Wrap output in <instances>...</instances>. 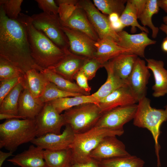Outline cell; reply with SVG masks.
<instances>
[{
    "label": "cell",
    "mask_w": 167,
    "mask_h": 167,
    "mask_svg": "<svg viewBox=\"0 0 167 167\" xmlns=\"http://www.w3.org/2000/svg\"><path fill=\"white\" fill-rule=\"evenodd\" d=\"M0 57L25 73L38 67L30 53L24 27L17 20L9 18L0 6Z\"/></svg>",
    "instance_id": "cell-1"
},
{
    "label": "cell",
    "mask_w": 167,
    "mask_h": 167,
    "mask_svg": "<svg viewBox=\"0 0 167 167\" xmlns=\"http://www.w3.org/2000/svg\"><path fill=\"white\" fill-rule=\"evenodd\" d=\"M18 20L24 28L31 56L39 70L52 68L65 57L69 49L60 48L44 33L36 29L30 16L20 13Z\"/></svg>",
    "instance_id": "cell-2"
},
{
    "label": "cell",
    "mask_w": 167,
    "mask_h": 167,
    "mask_svg": "<svg viewBox=\"0 0 167 167\" xmlns=\"http://www.w3.org/2000/svg\"><path fill=\"white\" fill-rule=\"evenodd\" d=\"M36 137L35 119L6 120L0 124V148L14 152L20 145Z\"/></svg>",
    "instance_id": "cell-3"
},
{
    "label": "cell",
    "mask_w": 167,
    "mask_h": 167,
    "mask_svg": "<svg viewBox=\"0 0 167 167\" xmlns=\"http://www.w3.org/2000/svg\"><path fill=\"white\" fill-rule=\"evenodd\" d=\"M150 102L146 96L139 100L133 123L138 127L147 129L152 134L155 142L157 165L159 167L161 166L159 156L161 146L158 139L161 126L167 120V105L165 109H156L151 107Z\"/></svg>",
    "instance_id": "cell-4"
},
{
    "label": "cell",
    "mask_w": 167,
    "mask_h": 167,
    "mask_svg": "<svg viewBox=\"0 0 167 167\" xmlns=\"http://www.w3.org/2000/svg\"><path fill=\"white\" fill-rule=\"evenodd\" d=\"M124 130L113 131L94 126L85 132L75 134L71 146L72 164L84 163L91 161V152L105 138L120 136Z\"/></svg>",
    "instance_id": "cell-5"
},
{
    "label": "cell",
    "mask_w": 167,
    "mask_h": 167,
    "mask_svg": "<svg viewBox=\"0 0 167 167\" xmlns=\"http://www.w3.org/2000/svg\"><path fill=\"white\" fill-rule=\"evenodd\" d=\"M62 114L66 125L69 126L77 134L94 127L103 114L98 105L89 103L71 108Z\"/></svg>",
    "instance_id": "cell-6"
},
{
    "label": "cell",
    "mask_w": 167,
    "mask_h": 167,
    "mask_svg": "<svg viewBox=\"0 0 167 167\" xmlns=\"http://www.w3.org/2000/svg\"><path fill=\"white\" fill-rule=\"evenodd\" d=\"M30 16L32 24L36 29L44 33L60 48L69 49L68 40L62 29L58 15L43 12Z\"/></svg>",
    "instance_id": "cell-7"
},
{
    "label": "cell",
    "mask_w": 167,
    "mask_h": 167,
    "mask_svg": "<svg viewBox=\"0 0 167 167\" xmlns=\"http://www.w3.org/2000/svg\"><path fill=\"white\" fill-rule=\"evenodd\" d=\"M77 6L85 11L100 39L109 38L116 42L119 41V36L112 28L108 16L101 13L92 1L79 0Z\"/></svg>",
    "instance_id": "cell-8"
},
{
    "label": "cell",
    "mask_w": 167,
    "mask_h": 167,
    "mask_svg": "<svg viewBox=\"0 0 167 167\" xmlns=\"http://www.w3.org/2000/svg\"><path fill=\"white\" fill-rule=\"evenodd\" d=\"M137 104L120 106L103 114L95 126L113 131L124 130L125 124L133 119Z\"/></svg>",
    "instance_id": "cell-9"
},
{
    "label": "cell",
    "mask_w": 167,
    "mask_h": 167,
    "mask_svg": "<svg viewBox=\"0 0 167 167\" xmlns=\"http://www.w3.org/2000/svg\"><path fill=\"white\" fill-rule=\"evenodd\" d=\"M36 137L49 133L59 134L66 123L62 114L58 113L49 102L45 103L42 109L35 119Z\"/></svg>",
    "instance_id": "cell-10"
},
{
    "label": "cell",
    "mask_w": 167,
    "mask_h": 167,
    "mask_svg": "<svg viewBox=\"0 0 167 167\" xmlns=\"http://www.w3.org/2000/svg\"><path fill=\"white\" fill-rule=\"evenodd\" d=\"M144 60L138 57L126 84L138 100L146 96L150 73Z\"/></svg>",
    "instance_id": "cell-11"
},
{
    "label": "cell",
    "mask_w": 167,
    "mask_h": 167,
    "mask_svg": "<svg viewBox=\"0 0 167 167\" xmlns=\"http://www.w3.org/2000/svg\"><path fill=\"white\" fill-rule=\"evenodd\" d=\"M62 133H49L36 137L31 143L44 150H58L70 149L75 133L70 126L66 125Z\"/></svg>",
    "instance_id": "cell-12"
},
{
    "label": "cell",
    "mask_w": 167,
    "mask_h": 167,
    "mask_svg": "<svg viewBox=\"0 0 167 167\" xmlns=\"http://www.w3.org/2000/svg\"><path fill=\"white\" fill-rule=\"evenodd\" d=\"M62 28L68 39L71 52L88 58L94 57L96 41L79 32L62 26Z\"/></svg>",
    "instance_id": "cell-13"
},
{
    "label": "cell",
    "mask_w": 167,
    "mask_h": 167,
    "mask_svg": "<svg viewBox=\"0 0 167 167\" xmlns=\"http://www.w3.org/2000/svg\"><path fill=\"white\" fill-rule=\"evenodd\" d=\"M130 154L126 149L125 145L116 136L105 138L91 153V158L97 161Z\"/></svg>",
    "instance_id": "cell-14"
},
{
    "label": "cell",
    "mask_w": 167,
    "mask_h": 167,
    "mask_svg": "<svg viewBox=\"0 0 167 167\" xmlns=\"http://www.w3.org/2000/svg\"><path fill=\"white\" fill-rule=\"evenodd\" d=\"M119 40L117 42L120 46L129 49L138 57H145V50L148 45H154L156 41L150 39L148 33L144 32L138 34H130L124 30L117 32Z\"/></svg>",
    "instance_id": "cell-15"
},
{
    "label": "cell",
    "mask_w": 167,
    "mask_h": 167,
    "mask_svg": "<svg viewBox=\"0 0 167 167\" xmlns=\"http://www.w3.org/2000/svg\"><path fill=\"white\" fill-rule=\"evenodd\" d=\"M138 102L127 85L121 87L99 101L102 114L116 108L136 104Z\"/></svg>",
    "instance_id": "cell-16"
},
{
    "label": "cell",
    "mask_w": 167,
    "mask_h": 167,
    "mask_svg": "<svg viewBox=\"0 0 167 167\" xmlns=\"http://www.w3.org/2000/svg\"><path fill=\"white\" fill-rule=\"evenodd\" d=\"M61 23L62 27L81 32L95 41L100 39L85 11L80 7L77 6L68 19Z\"/></svg>",
    "instance_id": "cell-17"
},
{
    "label": "cell",
    "mask_w": 167,
    "mask_h": 167,
    "mask_svg": "<svg viewBox=\"0 0 167 167\" xmlns=\"http://www.w3.org/2000/svg\"><path fill=\"white\" fill-rule=\"evenodd\" d=\"M88 58L75 54L69 50L65 57L55 67L49 69L71 82Z\"/></svg>",
    "instance_id": "cell-18"
},
{
    "label": "cell",
    "mask_w": 167,
    "mask_h": 167,
    "mask_svg": "<svg viewBox=\"0 0 167 167\" xmlns=\"http://www.w3.org/2000/svg\"><path fill=\"white\" fill-rule=\"evenodd\" d=\"M44 150L34 145L14 156L7 161L21 167H46L44 156Z\"/></svg>",
    "instance_id": "cell-19"
},
{
    "label": "cell",
    "mask_w": 167,
    "mask_h": 167,
    "mask_svg": "<svg viewBox=\"0 0 167 167\" xmlns=\"http://www.w3.org/2000/svg\"><path fill=\"white\" fill-rule=\"evenodd\" d=\"M145 60L154 78L155 84L152 88L153 96L159 97L167 94V70L164 67V62L153 58H146Z\"/></svg>",
    "instance_id": "cell-20"
},
{
    "label": "cell",
    "mask_w": 167,
    "mask_h": 167,
    "mask_svg": "<svg viewBox=\"0 0 167 167\" xmlns=\"http://www.w3.org/2000/svg\"><path fill=\"white\" fill-rule=\"evenodd\" d=\"M95 45L96 51L93 58L103 65L121 54L131 53L130 50L120 46L116 41L109 38L100 39L96 42Z\"/></svg>",
    "instance_id": "cell-21"
},
{
    "label": "cell",
    "mask_w": 167,
    "mask_h": 167,
    "mask_svg": "<svg viewBox=\"0 0 167 167\" xmlns=\"http://www.w3.org/2000/svg\"><path fill=\"white\" fill-rule=\"evenodd\" d=\"M45 104L33 97L27 89L24 88L19 98L18 115L23 119H35Z\"/></svg>",
    "instance_id": "cell-22"
},
{
    "label": "cell",
    "mask_w": 167,
    "mask_h": 167,
    "mask_svg": "<svg viewBox=\"0 0 167 167\" xmlns=\"http://www.w3.org/2000/svg\"><path fill=\"white\" fill-rule=\"evenodd\" d=\"M50 82L44 74L34 68L25 73L20 82L24 88L27 89L36 98L41 96Z\"/></svg>",
    "instance_id": "cell-23"
},
{
    "label": "cell",
    "mask_w": 167,
    "mask_h": 167,
    "mask_svg": "<svg viewBox=\"0 0 167 167\" xmlns=\"http://www.w3.org/2000/svg\"><path fill=\"white\" fill-rule=\"evenodd\" d=\"M138 57L133 54L125 53L108 61L114 74L126 83Z\"/></svg>",
    "instance_id": "cell-24"
},
{
    "label": "cell",
    "mask_w": 167,
    "mask_h": 167,
    "mask_svg": "<svg viewBox=\"0 0 167 167\" xmlns=\"http://www.w3.org/2000/svg\"><path fill=\"white\" fill-rule=\"evenodd\" d=\"M103 67L107 72V79L97 91L92 94L98 101L116 89L127 85L125 81L114 74L109 61L104 64Z\"/></svg>",
    "instance_id": "cell-25"
},
{
    "label": "cell",
    "mask_w": 167,
    "mask_h": 167,
    "mask_svg": "<svg viewBox=\"0 0 167 167\" xmlns=\"http://www.w3.org/2000/svg\"><path fill=\"white\" fill-rule=\"evenodd\" d=\"M48 102L60 114L64 111L83 104L91 103L99 106V101L92 95L62 98Z\"/></svg>",
    "instance_id": "cell-26"
},
{
    "label": "cell",
    "mask_w": 167,
    "mask_h": 167,
    "mask_svg": "<svg viewBox=\"0 0 167 167\" xmlns=\"http://www.w3.org/2000/svg\"><path fill=\"white\" fill-rule=\"evenodd\" d=\"M43 156L46 167H70L72 164L70 148L58 150H44Z\"/></svg>",
    "instance_id": "cell-27"
},
{
    "label": "cell",
    "mask_w": 167,
    "mask_h": 167,
    "mask_svg": "<svg viewBox=\"0 0 167 167\" xmlns=\"http://www.w3.org/2000/svg\"><path fill=\"white\" fill-rule=\"evenodd\" d=\"M49 81L54 84L58 88L63 91L85 95H90L81 89L77 84L61 76L51 69L39 70Z\"/></svg>",
    "instance_id": "cell-28"
},
{
    "label": "cell",
    "mask_w": 167,
    "mask_h": 167,
    "mask_svg": "<svg viewBox=\"0 0 167 167\" xmlns=\"http://www.w3.org/2000/svg\"><path fill=\"white\" fill-rule=\"evenodd\" d=\"M24 89L20 82L11 91L0 103V113L18 115L19 98Z\"/></svg>",
    "instance_id": "cell-29"
},
{
    "label": "cell",
    "mask_w": 167,
    "mask_h": 167,
    "mask_svg": "<svg viewBox=\"0 0 167 167\" xmlns=\"http://www.w3.org/2000/svg\"><path fill=\"white\" fill-rule=\"evenodd\" d=\"M100 167H143L144 161L131 155L97 161Z\"/></svg>",
    "instance_id": "cell-30"
},
{
    "label": "cell",
    "mask_w": 167,
    "mask_h": 167,
    "mask_svg": "<svg viewBox=\"0 0 167 167\" xmlns=\"http://www.w3.org/2000/svg\"><path fill=\"white\" fill-rule=\"evenodd\" d=\"M160 8L158 0H147L145 8L138 19L143 26H147L151 29L152 36L154 38L157 36L159 28L153 24L152 17L158 13Z\"/></svg>",
    "instance_id": "cell-31"
},
{
    "label": "cell",
    "mask_w": 167,
    "mask_h": 167,
    "mask_svg": "<svg viewBox=\"0 0 167 167\" xmlns=\"http://www.w3.org/2000/svg\"><path fill=\"white\" fill-rule=\"evenodd\" d=\"M119 19L125 27H131V31L132 33L136 32L137 28L142 32L148 34L149 33L148 29L145 27L141 26L138 22L136 8L130 0H127L125 8Z\"/></svg>",
    "instance_id": "cell-32"
},
{
    "label": "cell",
    "mask_w": 167,
    "mask_h": 167,
    "mask_svg": "<svg viewBox=\"0 0 167 167\" xmlns=\"http://www.w3.org/2000/svg\"><path fill=\"white\" fill-rule=\"evenodd\" d=\"M126 0H93L96 8L104 14L116 13L120 16L123 11Z\"/></svg>",
    "instance_id": "cell-33"
},
{
    "label": "cell",
    "mask_w": 167,
    "mask_h": 167,
    "mask_svg": "<svg viewBox=\"0 0 167 167\" xmlns=\"http://www.w3.org/2000/svg\"><path fill=\"white\" fill-rule=\"evenodd\" d=\"M83 95L66 92L58 88L54 84L50 82L38 99L45 103L53 100L68 97H72Z\"/></svg>",
    "instance_id": "cell-34"
},
{
    "label": "cell",
    "mask_w": 167,
    "mask_h": 167,
    "mask_svg": "<svg viewBox=\"0 0 167 167\" xmlns=\"http://www.w3.org/2000/svg\"><path fill=\"white\" fill-rule=\"evenodd\" d=\"M25 73L5 59L0 57V81L21 77Z\"/></svg>",
    "instance_id": "cell-35"
},
{
    "label": "cell",
    "mask_w": 167,
    "mask_h": 167,
    "mask_svg": "<svg viewBox=\"0 0 167 167\" xmlns=\"http://www.w3.org/2000/svg\"><path fill=\"white\" fill-rule=\"evenodd\" d=\"M58 6V15L62 22L68 19L77 7L79 0H55Z\"/></svg>",
    "instance_id": "cell-36"
},
{
    "label": "cell",
    "mask_w": 167,
    "mask_h": 167,
    "mask_svg": "<svg viewBox=\"0 0 167 167\" xmlns=\"http://www.w3.org/2000/svg\"><path fill=\"white\" fill-rule=\"evenodd\" d=\"M23 0H0V6L10 19L17 20L21 10Z\"/></svg>",
    "instance_id": "cell-37"
},
{
    "label": "cell",
    "mask_w": 167,
    "mask_h": 167,
    "mask_svg": "<svg viewBox=\"0 0 167 167\" xmlns=\"http://www.w3.org/2000/svg\"><path fill=\"white\" fill-rule=\"evenodd\" d=\"M102 67L103 65L95 58H88L80 70L90 80L95 77L98 70Z\"/></svg>",
    "instance_id": "cell-38"
},
{
    "label": "cell",
    "mask_w": 167,
    "mask_h": 167,
    "mask_svg": "<svg viewBox=\"0 0 167 167\" xmlns=\"http://www.w3.org/2000/svg\"><path fill=\"white\" fill-rule=\"evenodd\" d=\"M21 78L16 77L0 81V103L11 91L21 82Z\"/></svg>",
    "instance_id": "cell-39"
},
{
    "label": "cell",
    "mask_w": 167,
    "mask_h": 167,
    "mask_svg": "<svg viewBox=\"0 0 167 167\" xmlns=\"http://www.w3.org/2000/svg\"><path fill=\"white\" fill-rule=\"evenodd\" d=\"M39 7L44 13L58 15V6L54 0H36Z\"/></svg>",
    "instance_id": "cell-40"
},
{
    "label": "cell",
    "mask_w": 167,
    "mask_h": 167,
    "mask_svg": "<svg viewBox=\"0 0 167 167\" xmlns=\"http://www.w3.org/2000/svg\"><path fill=\"white\" fill-rule=\"evenodd\" d=\"M74 80L76 81V84L79 87L90 94L91 88L88 84V80L80 70L75 76Z\"/></svg>",
    "instance_id": "cell-41"
},
{
    "label": "cell",
    "mask_w": 167,
    "mask_h": 167,
    "mask_svg": "<svg viewBox=\"0 0 167 167\" xmlns=\"http://www.w3.org/2000/svg\"><path fill=\"white\" fill-rule=\"evenodd\" d=\"M134 5L136 11L138 19L144 10L147 0H130Z\"/></svg>",
    "instance_id": "cell-42"
},
{
    "label": "cell",
    "mask_w": 167,
    "mask_h": 167,
    "mask_svg": "<svg viewBox=\"0 0 167 167\" xmlns=\"http://www.w3.org/2000/svg\"><path fill=\"white\" fill-rule=\"evenodd\" d=\"M70 167H100L97 161L92 159L88 162L84 163H75L72 164Z\"/></svg>",
    "instance_id": "cell-43"
},
{
    "label": "cell",
    "mask_w": 167,
    "mask_h": 167,
    "mask_svg": "<svg viewBox=\"0 0 167 167\" xmlns=\"http://www.w3.org/2000/svg\"><path fill=\"white\" fill-rule=\"evenodd\" d=\"M110 24L112 28L116 32L123 30V29L125 28L120 19L115 22L110 23Z\"/></svg>",
    "instance_id": "cell-44"
},
{
    "label": "cell",
    "mask_w": 167,
    "mask_h": 167,
    "mask_svg": "<svg viewBox=\"0 0 167 167\" xmlns=\"http://www.w3.org/2000/svg\"><path fill=\"white\" fill-rule=\"evenodd\" d=\"M13 153L11 151L4 152L0 151V167H2L3 163L6 158L13 155Z\"/></svg>",
    "instance_id": "cell-45"
},
{
    "label": "cell",
    "mask_w": 167,
    "mask_h": 167,
    "mask_svg": "<svg viewBox=\"0 0 167 167\" xmlns=\"http://www.w3.org/2000/svg\"><path fill=\"white\" fill-rule=\"evenodd\" d=\"M15 118L24 119L22 117L18 115L7 113H0V120L5 119L8 120Z\"/></svg>",
    "instance_id": "cell-46"
},
{
    "label": "cell",
    "mask_w": 167,
    "mask_h": 167,
    "mask_svg": "<svg viewBox=\"0 0 167 167\" xmlns=\"http://www.w3.org/2000/svg\"><path fill=\"white\" fill-rule=\"evenodd\" d=\"M108 18L110 23H112L119 20L120 16L117 13H113L108 15Z\"/></svg>",
    "instance_id": "cell-47"
},
{
    "label": "cell",
    "mask_w": 167,
    "mask_h": 167,
    "mask_svg": "<svg viewBox=\"0 0 167 167\" xmlns=\"http://www.w3.org/2000/svg\"><path fill=\"white\" fill-rule=\"evenodd\" d=\"M160 8L167 13V0H158Z\"/></svg>",
    "instance_id": "cell-48"
},
{
    "label": "cell",
    "mask_w": 167,
    "mask_h": 167,
    "mask_svg": "<svg viewBox=\"0 0 167 167\" xmlns=\"http://www.w3.org/2000/svg\"><path fill=\"white\" fill-rule=\"evenodd\" d=\"M159 29L166 35V37L164 39H167V25L164 24H162L161 25Z\"/></svg>",
    "instance_id": "cell-49"
},
{
    "label": "cell",
    "mask_w": 167,
    "mask_h": 167,
    "mask_svg": "<svg viewBox=\"0 0 167 167\" xmlns=\"http://www.w3.org/2000/svg\"><path fill=\"white\" fill-rule=\"evenodd\" d=\"M161 47L164 51L167 52V39H163Z\"/></svg>",
    "instance_id": "cell-50"
},
{
    "label": "cell",
    "mask_w": 167,
    "mask_h": 167,
    "mask_svg": "<svg viewBox=\"0 0 167 167\" xmlns=\"http://www.w3.org/2000/svg\"><path fill=\"white\" fill-rule=\"evenodd\" d=\"M163 21L164 24L167 25V15L163 17Z\"/></svg>",
    "instance_id": "cell-51"
}]
</instances>
